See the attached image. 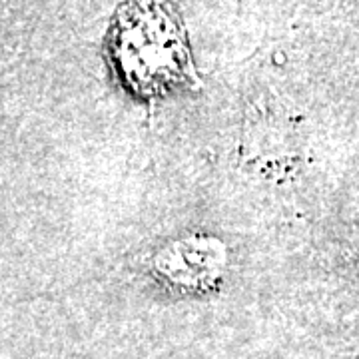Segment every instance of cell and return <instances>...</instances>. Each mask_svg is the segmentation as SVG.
I'll list each match as a JSON object with an SVG mask.
<instances>
[{"mask_svg":"<svg viewBox=\"0 0 359 359\" xmlns=\"http://www.w3.org/2000/svg\"><path fill=\"white\" fill-rule=\"evenodd\" d=\"M106 48L118 76L138 96H160L196 78L186 30L164 0H128L118 8Z\"/></svg>","mask_w":359,"mask_h":359,"instance_id":"6da1fadb","label":"cell"}]
</instances>
